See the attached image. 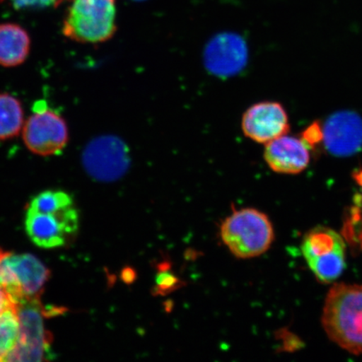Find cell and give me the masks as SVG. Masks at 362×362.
<instances>
[{
  "label": "cell",
  "mask_w": 362,
  "mask_h": 362,
  "mask_svg": "<svg viewBox=\"0 0 362 362\" xmlns=\"http://www.w3.org/2000/svg\"><path fill=\"white\" fill-rule=\"evenodd\" d=\"M79 216L74 206L57 214H42L27 209L25 226L27 234L36 246L57 248L64 246L78 229Z\"/></svg>",
  "instance_id": "cell-8"
},
{
  "label": "cell",
  "mask_w": 362,
  "mask_h": 362,
  "mask_svg": "<svg viewBox=\"0 0 362 362\" xmlns=\"http://www.w3.org/2000/svg\"><path fill=\"white\" fill-rule=\"evenodd\" d=\"M353 177H354L356 183L360 185L362 191V170H355L354 173H353Z\"/></svg>",
  "instance_id": "cell-22"
},
{
  "label": "cell",
  "mask_w": 362,
  "mask_h": 362,
  "mask_svg": "<svg viewBox=\"0 0 362 362\" xmlns=\"http://www.w3.org/2000/svg\"><path fill=\"white\" fill-rule=\"evenodd\" d=\"M74 206V198L63 191H45L37 194L28 208L42 214H57Z\"/></svg>",
  "instance_id": "cell-17"
},
{
  "label": "cell",
  "mask_w": 362,
  "mask_h": 362,
  "mask_svg": "<svg viewBox=\"0 0 362 362\" xmlns=\"http://www.w3.org/2000/svg\"><path fill=\"white\" fill-rule=\"evenodd\" d=\"M19 334L20 320L15 305L0 313V361H6L16 347Z\"/></svg>",
  "instance_id": "cell-16"
},
{
  "label": "cell",
  "mask_w": 362,
  "mask_h": 362,
  "mask_svg": "<svg viewBox=\"0 0 362 362\" xmlns=\"http://www.w3.org/2000/svg\"><path fill=\"white\" fill-rule=\"evenodd\" d=\"M322 325L328 337L343 350L362 354V285L338 284L329 289Z\"/></svg>",
  "instance_id": "cell-1"
},
{
  "label": "cell",
  "mask_w": 362,
  "mask_h": 362,
  "mask_svg": "<svg viewBox=\"0 0 362 362\" xmlns=\"http://www.w3.org/2000/svg\"><path fill=\"white\" fill-rule=\"evenodd\" d=\"M115 0H72L62 33L76 42L99 44L115 34Z\"/></svg>",
  "instance_id": "cell-3"
},
{
  "label": "cell",
  "mask_w": 362,
  "mask_h": 362,
  "mask_svg": "<svg viewBox=\"0 0 362 362\" xmlns=\"http://www.w3.org/2000/svg\"><path fill=\"white\" fill-rule=\"evenodd\" d=\"M49 276L42 262L31 255L6 252L0 261V287L16 305L27 298L40 297Z\"/></svg>",
  "instance_id": "cell-7"
},
{
  "label": "cell",
  "mask_w": 362,
  "mask_h": 362,
  "mask_svg": "<svg viewBox=\"0 0 362 362\" xmlns=\"http://www.w3.org/2000/svg\"><path fill=\"white\" fill-rule=\"evenodd\" d=\"M10 296L2 287H0V313L12 305H15Z\"/></svg>",
  "instance_id": "cell-21"
},
{
  "label": "cell",
  "mask_w": 362,
  "mask_h": 362,
  "mask_svg": "<svg viewBox=\"0 0 362 362\" xmlns=\"http://www.w3.org/2000/svg\"><path fill=\"white\" fill-rule=\"evenodd\" d=\"M20 320L19 339L6 361H42L52 358V337L44 327L48 313L40 297L27 298L16 305Z\"/></svg>",
  "instance_id": "cell-5"
},
{
  "label": "cell",
  "mask_w": 362,
  "mask_h": 362,
  "mask_svg": "<svg viewBox=\"0 0 362 362\" xmlns=\"http://www.w3.org/2000/svg\"><path fill=\"white\" fill-rule=\"evenodd\" d=\"M30 51V37L19 25H0V66L16 67L26 61Z\"/></svg>",
  "instance_id": "cell-14"
},
{
  "label": "cell",
  "mask_w": 362,
  "mask_h": 362,
  "mask_svg": "<svg viewBox=\"0 0 362 362\" xmlns=\"http://www.w3.org/2000/svg\"><path fill=\"white\" fill-rule=\"evenodd\" d=\"M180 284L177 278L170 273L168 270L161 271L158 274L156 289L161 293H170Z\"/></svg>",
  "instance_id": "cell-20"
},
{
  "label": "cell",
  "mask_w": 362,
  "mask_h": 362,
  "mask_svg": "<svg viewBox=\"0 0 362 362\" xmlns=\"http://www.w3.org/2000/svg\"><path fill=\"white\" fill-rule=\"evenodd\" d=\"M7 1L10 2L16 10H23V8L56 7L63 0H7Z\"/></svg>",
  "instance_id": "cell-19"
},
{
  "label": "cell",
  "mask_w": 362,
  "mask_h": 362,
  "mask_svg": "<svg viewBox=\"0 0 362 362\" xmlns=\"http://www.w3.org/2000/svg\"><path fill=\"white\" fill-rule=\"evenodd\" d=\"M220 235L226 247L240 259L264 255L274 240V226L268 216L253 208L235 211L226 217Z\"/></svg>",
  "instance_id": "cell-2"
},
{
  "label": "cell",
  "mask_w": 362,
  "mask_h": 362,
  "mask_svg": "<svg viewBox=\"0 0 362 362\" xmlns=\"http://www.w3.org/2000/svg\"><path fill=\"white\" fill-rule=\"evenodd\" d=\"M24 124V110L19 99L0 93V141L16 138Z\"/></svg>",
  "instance_id": "cell-15"
},
{
  "label": "cell",
  "mask_w": 362,
  "mask_h": 362,
  "mask_svg": "<svg viewBox=\"0 0 362 362\" xmlns=\"http://www.w3.org/2000/svg\"><path fill=\"white\" fill-rule=\"evenodd\" d=\"M322 144L327 152L337 157H349L362 148V117L351 110L329 116L322 124Z\"/></svg>",
  "instance_id": "cell-9"
},
{
  "label": "cell",
  "mask_w": 362,
  "mask_h": 362,
  "mask_svg": "<svg viewBox=\"0 0 362 362\" xmlns=\"http://www.w3.org/2000/svg\"><path fill=\"white\" fill-rule=\"evenodd\" d=\"M301 250L308 266L319 281H336L346 267V247L332 228L317 226L303 239Z\"/></svg>",
  "instance_id": "cell-4"
},
{
  "label": "cell",
  "mask_w": 362,
  "mask_h": 362,
  "mask_svg": "<svg viewBox=\"0 0 362 362\" xmlns=\"http://www.w3.org/2000/svg\"><path fill=\"white\" fill-rule=\"evenodd\" d=\"M311 151L302 139L291 135L266 144L264 160L272 170L284 175H296L310 165Z\"/></svg>",
  "instance_id": "cell-11"
},
{
  "label": "cell",
  "mask_w": 362,
  "mask_h": 362,
  "mask_svg": "<svg viewBox=\"0 0 362 362\" xmlns=\"http://www.w3.org/2000/svg\"><path fill=\"white\" fill-rule=\"evenodd\" d=\"M33 111L22 129L25 146L40 156L59 155L69 140V130L64 117L49 107L47 102L44 100L36 101Z\"/></svg>",
  "instance_id": "cell-6"
},
{
  "label": "cell",
  "mask_w": 362,
  "mask_h": 362,
  "mask_svg": "<svg viewBox=\"0 0 362 362\" xmlns=\"http://www.w3.org/2000/svg\"><path fill=\"white\" fill-rule=\"evenodd\" d=\"M4 255H6V252H4L0 249V261H1Z\"/></svg>",
  "instance_id": "cell-23"
},
{
  "label": "cell",
  "mask_w": 362,
  "mask_h": 362,
  "mask_svg": "<svg viewBox=\"0 0 362 362\" xmlns=\"http://www.w3.org/2000/svg\"><path fill=\"white\" fill-rule=\"evenodd\" d=\"M208 47L207 66L216 74H236L246 64L247 47L243 40L237 35H217Z\"/></svg>",
  "instance_id": "cell-13"
},
{
  "label": "cell",
  "mask_w": 362,
  "mask_h": 362,
  "mask_svg": "<svg viewBox=\"0 0 362 362\" xmlns=\"http://www.w3.org/2000/svg\"><path fill=\"white\" fill-rule=\"evenodd\" d=\"M120 144L115 139L102 137L93 140L83 153V164L94 179L112 180L123 170V153Z\"/></svg>",
  "instance_id": "cell-12"
},
{
  "label": "cell",
  "mask_w": 362,
  "mask_h": 362,
  "mask_svg": "<svg viewBox=\"0 0 362 362\" xmlns=\"http://www.w3.org/2000/svg\"><path fill=\"white\" fill-rule=\"evenodd\" d=\"M242 129L252 141L266 144L287 134L291 125L281 103L266 101L247 108L243 116Z\"/></svg>",
  "instance_id": "cell-10"
},
{
  "label": "cell",
  "mask_w": 362,
  "mask_h": 362,
  "mask_svg": "<svg viewBox=\"0 0 362 362\" xmlns=\"http://www.w3.org/2000/svg\"><path fill=\"white\" fill-rule=\"evenodd\" d=\"M300 138L311 151H315L322 144V124L319 121L314 122L301 134Z\"/></svg>",
  "instance_id": "cell-18"
}]
</instances>
